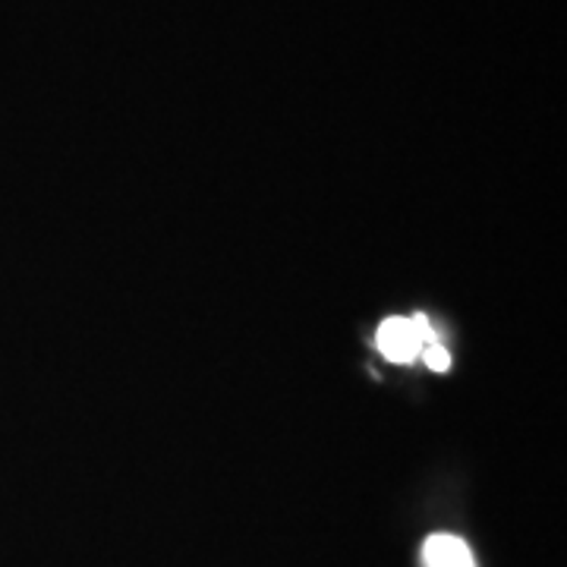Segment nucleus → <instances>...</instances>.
I'll use <instances>...</instances> for the list:
<instances>
[{
	"mask_svg": "<svg viewBox=\"0 0 567 567\" xmlns=\"http://www.w3.org/2000/svg\"><path fill=\"white\" fill-rule=\"evenodd\" d=\"M375 344L391 363H413L423 353V341L413 319H385L379 324Z\"/></svg>",
	"mask_w": 567,
	"mask_h": 567,
	"instance_id": "obj_1",
	"label": "nucleus"
},
{
	"mask_svg": "<svg viewBox=\"0 0 567 567\" xmlns=\"http://www.w3.org/2000/svg\"><path fill=\"white\" fill-rule=\"evenodd\" d=\"M423 567H476V558L464 539L439 533V536L425 539Z\"/></svg>",
	"mask_w": 567,
	"mask_h": 567,
	"instance_id": "obj_2",
	"label": "nucleus"
},
{
	"mask_svg": "<svg viewBox=\"0 0 567 567\" xmlns=\"http://www.w3.org/2000/svg\"><path fill=\"white\" fill-rule=\"evenodd\" d=\"M423 360L432 372H447V365H451V357H447V350L442 344L423 347Z\"/></svg>",
	"mask_w": 567,
	"mask_h": 567,
	"instance_id": "obj_3",
	"label": "nucleus"
}]
</instances>
